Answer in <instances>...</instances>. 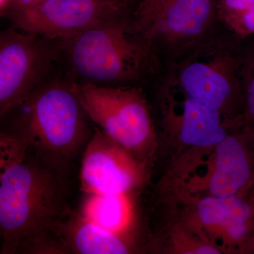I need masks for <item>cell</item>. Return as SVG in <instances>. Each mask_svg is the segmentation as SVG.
I'll list each match as a JSON object with an SVG mask.
<instances>
[{"label": "cell", "mask_w": 254, "mask_h": 254, "mask_svg": "<svg viewBox=\"0 0 254 254\" xmlns=\"http://www.w3.org/2000/svg\"><path fill=\"white\" fill-rule=\"evenodd\" d=\"M164 123L183 144L213 148L226 138V115L190 99L170 83L165 95Z\"/></svg>", "instance_id": "11"}, {"label": "cell", "mask_w": 254, "mask_h": 254, "mask_svg": "<svg viewBox=\"0 0 254 254\" xmlns=\"http://www.w3.org/2000/svg\"><path fill=\"white\" fill-rule=\"evenodd\" d=\"M21 134L50 160L66 165L86 142L87 115L71 86L52 84L28 100Z\"/></svg>", "instance_id": "4"}, {"label": "cell", "mask_w": 254, "mask_h": 254, "mask_svg": "<svg viewBox=\"0 0 254 254\" xmlns=\"http://www.w3.org/2000/svg\"><path fill=\"white\" fill-rule=\"evenodd\" d=\"M250 190L228 197H198L190 225L195 232H205L227 247L245 252L254 235V195Z\"/></svg>", "instance_id": "10"}, {"label": "cell", "mask_w": 254, "mask_h": 254, "mask_svg": "<svg viewBox=\"0 0 254 254\" xmlns=\"http://www.w3.org/2000/svg\"><path fill=\"white\" fill-rule=\"evenodd\" d=\"M218 0H170L159 15L151 41L160 38L171 44L195 39L210 26Z\"/></svg>", "instance_id": "12"}, {"label": "cell", "mask_w": 254, "mask_h": 254, "mask_svg": "<svg viewBox=\"0 0 254 254\" xmlns=\"http://www.w3.org/2000/svg\"><path fill=\"white\" fill-rule=\"evenodd\" d=\"M254 2V0H218L217 16L225 23L250 9Z\"/></svg>", "instance_id": "18"}, {"label": "cell", "mask_w": 254, "mask_h": 254, "mask_svg": "<svg viewBox=\"0 0 254 254\" xmlns=\"http://www.w3.org/2000/svg\"><path fill=\"white\" fill-rule=\"evenodd\" d=\"M66 165L50 160L21 133H1V254L61 253L57 229L66 212Z\"/></svg>", "instance_id": "1"}, {"label": "cell", "mask_w": 254, "mask_h": 254, "mask_svg": "<svg viewBox=\"0 0 254 254\" xmlns=\"http://www.w3.org/2000/svg\"><path fill=\"white\" fill-rule=\"evenodd\" d=\"M43 1H44V0H15L14 7L11 11H15V10L26 9V8L30 7V6L39 4Z\"/></svg>", "instance_id": "20"}, {"label": "cell", "mask_w": 254, "mask_h": 254, "mask_svg": "<svg viewBox=\"0 0 254 254\" xmlns=\"http://www.w3.org/2000/svg\"><path fill=\"white\" fill-rule=\"evenodd\" d=\"M14 3L15 0H0V11L1 14L5 12L9 14L14 7Z\"/></svg>", "instance_id": "21"}, {"label": "cell", "mask_w": 254, "mask_h": 254, "mask_svg": "<svg viewBox=\"0 0 254 254\" xmlns=\"http://www.w3.org/2000/svg\"><path fill=\"white\" fill-rule=\"evenodd\" d=\"M85 113L99 128L143 163L155 150L153 120L143 93L135 88L71 85Z\"/></svg>", "instance_id": "3"}, {"label": "cell", "mask_w": 254, "mask_h": 254, "mask_svg": "<svg viewBox=\"0 0 254 254\" xmlns=\"http://www.w3.org/2000/svg\"><path fill=\"white\" fill-rule=\"evenodd\" d=\"M46 38L13 27L0 36V115L24 104L40 89L54 58Z\"/></svg>", "instance_id": "5"}, {"label": "cell", "mask_w": 254, "mask_h": 254, "mask_svg": "<svg viewBox=\"0 0 254 254\" xmlns=\"http://www.w3.org/2000/svg\"><path fill=\"white\" fill-rule=\"evenodd\" d=\"M81 215L110 232L128 235L134 214L128 193H91L88 194L83 203Z\"/></svg>", "instance_id": "14"}, {"label": "cell", "mask_w": 254, "mask_h": 254, "mask_svg": "<svg viewBox=\"0 0 254 254\" xmlns=\"http://www.w3.org/2000/svg\"><path fill=\"white\" fill-rule=\"evenodd\" d=\"M170 0H143L135 13L133 26L148 44L159 15Z\"/></svg>", "instance_id": "15"}, {"label": "cell", "mask_w": 254, "mask_h": 254, "mask_svg": "<svg viewBox=\"0 0 254 254\" xmlns=\"http://www.w3.org/2000/svg\"><path fill=\"white\" fill-rule=\"evenodd\" d=\"M240 60L226 50L193 57L177 70L171 84L184 95L226 115L240 98Z\"/></svg>", "instance_id": "7"}, {"label": "cell", "mask_w": 254, "mask_h": 254, "mask_svg": "<svg viewBox=\"0 0 254 254\" xmlns=\"http://www.w3.org/2000/svg\"><path fill=\"white\" fill-rule=\"evenodd\" d=\"M213 150L205 175L192 180V192L228 197L253 190L254 140L245 127L240 133L227 135Z\"/></svg>", "instance_id": "9"}, {"label": "cell", "mask_w": 254, "mask_h": 254, "mask_svg": "<svg viewBox=\"0 0 254 254\" xmlns=\"http://www.w3.org/2000/svg\"><path fill=\"white\" fill-rule=\"evenodd\" d=\"M143 38L118 18L64 38V49L75 72L95 83H118L138 76L144 59Z\"/></svg>", "instance_id": "2"}, {"label": "cell", "mask_w": 254, "mask_h": 254, "mask_svg": "<svg viewBox=\"0 0 254 254\" xmlns=\"http://www.w3.org/2000/svg\"><path fill=\"white\" fill-rule=\"evenodd\" d=\"M173 251L180 254H218L221 250L206 240H197L186 232L177 230L172 236Z\"/></svg>", "instance_id": "17"}, {"label": "cell", "mask_w": 254, "mask_h": 254, "mask_svg": "<svg viewBox=\"0 0 254 254\" xmlns=\"http://www.w3.org/2000/svg\"><path fill=\"white\" fill-rule=\"evenodd\" d=\"M143 163L100 128H95L82 159V190L87 194L129 193L141 182Z\"/></svg>", "instance_id": "8"}, {"label": "cell", "mask_w": 254, "mask_h": 254, "mask_svg": "<svg viewBox=\"0 0 254 254\" xmlns=\"http://www.w3.org/2000/svg\"><path fill=\"white\" fill-rule=\"evenodd\" d=\"M242 69L244 127L254 140V50L246 60Z\"/></svg>", "instance_id": "16"}, {"label": "cell", "mask_w": 254, "mask_h": 254, "mask_svg": "<svg viewBox=\"0 0 254 254\" xmlns=\"http://www.w3.org/2000/svg\"><path fill=\"white\" fill-rule=\"evenodd\" d=\"M124 3L98 0H44L9 14L13 27L47 40H62L118 18Z\"/></svg>", "instance_id": "6"}, {"label": "cell", "mask_w": 254, "mask_h": 254, "mask_svg": "<svg viewBox=\"0 0 254 254\" xmlns=\"http://www.w3.org/2000/svg\"><path fill=\"white\" fill-rule=\"evenodd\" d=\"M225 23L242 38L254 35V2L250 9L236 17L228 20Z\"/></svg>", "instance_id": "19"}, {"label": "cell", "mask_w": 254, "mask_h": 254, "mask_svg": "<svg viewBox=\"0 0 254 254\" xmlns=\"http://www.w3.org/2000/svg\"><path fill=\"white\" fill-rule=\"evenodd\" d=\"M98 1H120V2H125V0H98Z\"/></svg>", "instance_id": "22"}, {"label": "cell", "mask_w": 254, "mask_h": 254, "mask_svg": "<svg viewBox=\"0 0 254 254\" xmlns=\"http://www.w3.org/2000/svg\"><path fill=\"white\" fill-rule=\"evenodd\" d=\"M57 233L67 252L80 254H125L131 245L127 235L115 233L82 215L63 220Z\"/></svg>", "instance_id": "13"}]
</instances>
